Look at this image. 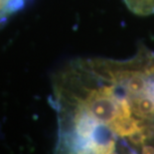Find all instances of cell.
Wrapping results in <instances>:
<instances>
[{"label":"cell","mask_w":154,"mask_h":154,"mask_svg":"<svg viewBox=\"0 0 154 154\" xmlns=\"http://www.w3.org/2000/svg\"><path fill=\"white\" fill-rule=\"evenodd\" d=\"M127 8L134 14L148 16L154 14V0H123Z\"/></svg>","instance_id":"1"},{"label":"cell","mask_w":154,"mask_h":154,"mask_svg":"<svg viewBox=\"0 0 154 154\" xmlns=\"http://www.w3.org/2000/svg\"><path fill=\"white\" fill-rule=\"evenodd\" d=\"M24 2L25 0H0V21L12 12L18 10Z\"/></svg>","instance_id":"2"},{"label":"cell","mask_w":154,"mask_h":154,"mask_svg":"<svg viewBox=\"0 0 154 154\" xmlns=\"http://www.w3.org/2000/svg\"><path fill=\"white\" fill-rule=\"evenodd\" d=\"M141 154H154V147L151 145H143Z\"/></svg>","instance_id":"3"},{"label":"cell","mask_w":154,"mask_h":154,"mask_svg":"<svg viewBox=\"0 0 154 154\" xmlns=\"http://www.w3.org/2000/svg\"><path fill=\"white\" fill-rule=\"evenodd\" d=\"M109 154H119V153H117V152H116V151H114V150H113V151H112V152H110Z\"/></svg>","instance_id":"4"}]
</instances>
